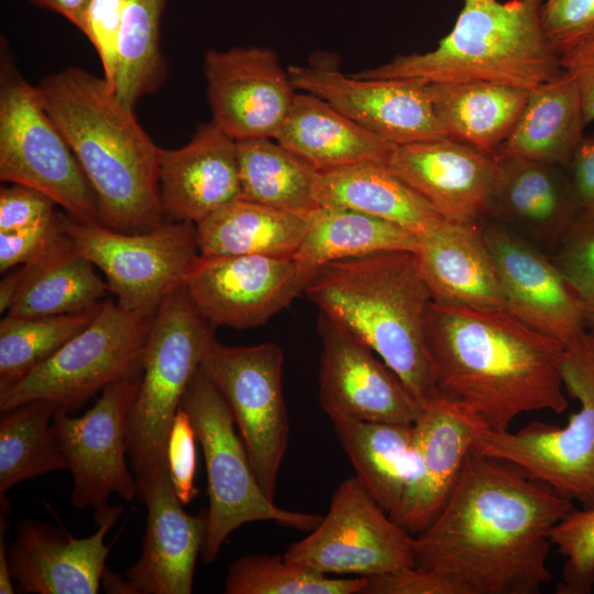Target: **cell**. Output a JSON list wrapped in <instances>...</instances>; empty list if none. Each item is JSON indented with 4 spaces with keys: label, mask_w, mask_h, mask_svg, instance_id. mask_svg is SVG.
<instances>
[{
    "label": "cell",
    "mask_w": 594,
    "mask_h": 594,
    "mask_svg": "<svg viewBox=\"0 0 594 594\" xmlns=\"http://www.w3.org/2000/svg\"><path fill=\"white\" fill-rule=\"evenodd\" d=\"M573 508L517 465L471 449L443 507L414 536L415 566L455 594H538L552 579L549 532Z\"/></svg>",
    "instance_id": "1"
},
{
    "label": "cell",
    "mask_w": 594,
    "mask_h": 594,
    "mask_svg": "<svg viewBox=\"0 0 594 594\" xmlns=\"http://www.w3.org/2000/svg\"><path fill=\"white\" fill-rule=\"evenodd\" d=\"M426 346L438 391L507 431L529 411L561 414L564 346L507 310L431 301Z\"/></svg>",
    "instance_id": "2"
},
{
    "label": "cell",
    "mask_w": 594,
    "mask_h": 594,
    "mask_svg": "<svg viewBox=\"0 0 594 594\" xmlns=\"http://www.w3.org/2000/svg\"><path fill=\"white\" fill-rule=\"evenodd\" d=\"M36 87L96 195L99 222L138 233L165 221L161 147L140 124L134 108L121 101L103 77L78 67L48 75Z\"/></svg>",
    "instance_id": "3"
},
{
    "label": "cell",
    "mask_w": 594,
    "mask_h": 594,
    "mask_svg": "<svg viewBox=\"0 0 594 594\" xmlns=\"http://www.w3.org/2000/svg\"><path fill=\"white\" fill-rule=\"evenodd\" d=\"M304 294L363 340L422 407L440 392L426 346L432 301L409 251H386L319 267Z\"/></svg>",
    "instance_id": "4"
},
{
    "label": "cell",
    "mask_w": 594,
    "mask_h": 594,
    "mask_svg": "<svg viewBox=\"0 0 594 594\" xmlns=\"http://www.w3.org/2000/svg\"><path fill=\"white\" fill-rule=\"evenodd\" d=\"M542 1L463 0L454 25L433 50L398 55L356 76L482 80L531 90L563 73L542 25Z\"/></svg>",
    "instance_id": "5"
},
{
    "label": "cell",
    "mask_w": 594,
    "mask_h": 594,
    "mask_svg": "<svg viewBox=\"0 0 594 594\" xmlns=\"http://www.w3.org/2000/svg\"><path fill=\"white\" fill-rule=\"evenodd\" d=\"M564 389L580 408L562 426L534 421L517 431L480 426L474 451L510 462L582 508H594V334L583 332L564 346Z\"/></svg>",
    "instance_id": "6"
},
{
    "label": "cell",
    "mask_w": 594,
    "mask_h": 594,
    "mask_svg": "<svg viewBox=\"0 0 594 594\" xmlns=\"http://www.w3.org/2000/svg\"><path fill=\"white\" fill-rule=\"evenodd\" d=\"M216 339L185 286L155 311L128 432V455L138 490L167 465V441L186 388Z\"/></svg>",
    "instance_id": "7"
},
{
    "label": "cell",
    "mask_w": 594,
    "mask_h": 594,
    "mask_svg": "<svg viewBox=\"0 0 594 594\" xmlns=\"http://www.w3.org/2000/svg\"><path fill=\"white\" fill-rule=\"evenodd\" d=\"M180 407L194 426L206 463L209 507L201 550L206 564L217 559L229 535L248 522L274 521L301 531H311L320 524L322 516L280 508L263 492L235 431L232 410L200 366Z\"/></svg>",
    "instance_id": "8"
},
{
    "label": "cell",
    "mask_w": 594,
    "mask_h": 594,
    "mask_svg": "<svg viewBox=\"0 0 594 594\" xmlns=\"http://www.w3.org/2000/svg\"><path fill=\"white\" fill-rule=\"evenodd\" d=\"M154 314L132 311L105 299L91 322L57 352L0 389V411L47 399L68 414L108 385L143 372Z\"/></svg>",
    "instance_id": "9"
},
{
    "label": "cell",
    "mask_w": 594,
    "mask_h": 594,
    "mask_svg": "<svg viewBox=\"0 0 594 594\" xmlns=\"http://www.w3.org/2000/svg\"><path fill=\"white\" fill-rule=\"evenodd\" d=\"M0 179L36 189L75 220L99 222L96 195L36 86L2 67ZM100 223V222H99Z\"/></svg>",
    "instance_id": "10"
},
{
    "label": "cell",
    "mask_w": 594,
    "mask_h": 594,
    "mask_svg": "<svg viewBox=\"0 0 594 594\" xmlns=\"http://www.w3.org/2000/svg\"><path fill=\"white\" fill-rule=\"evenodd\" d=\"M63 227L78 252L105 274L118 304L132 311L154 314L185 285L199 255L196 224L188 221L165 220L152 230L125 233L64 215Z\"/></svg>",
    "instance_id": "11"
},
{
    "label": "cell",
    "mask_w": 594,
    "mask_h": 594,
    "mask_svg": "<svg viewBox=\"0 0 594 594\" xmlns=\"http://www.w3.org/2000/svg\"><path fill=\"white\" fill-rule=\"evenodd\" d=\"M283 363L276 343L227 346L215 339L200 364L228 402L255 476L272 499L289 441Z\"/></svg>",
    "instance_id": "12"
},
{
    "label": "cell",
    "mask_w": 594,
    "mask_h": 594,
    "mask_svg": "<svg viewBox=\"0 0 594 594\" xmlns=\"http://www.w3.org/2000/svg\"><path fill=\"white\" fill-rule=\"evenodd\" d=\"M283 557L324 574L375 575L415 565L414 536L354 475L334 490L320 524L290 543Z\"/></svg>",
    "instance_id": "13"
},
{
    "label": "cell",
    "mask_w": 594,
    "mask_h": 594,
    "mask_svg": "<svg viewBox=\"0 0 594 594\" xmlns=\"http://www.w3.org/2000/svg\"><path fill=\"white\" fill-rule=\"evenodd\" d=\"M142 373L108 385L81 416L56 409L52 431L73 476L70 499L75 507L96 510L113 493L128 502L138 496V484L125 458Z\"/></svg>",
    "instance_id": "14"
},
{
    "label": "cell",
    "mask_w": 594,
    "mask_h": 594,
    "mask_svg": "<svg viewBox=\"0 0 594 594\" xmlns=\"http://www.w3.org/2000/svg\"><path fill=\"white\" fill-rule=\"evenodd\" d=\"M287 73L296 90L323 99L396 146L449 138L424 80L348 76L322 62L293 65Z\"/></svg>",
    "instance_id": "15"
},
{
    "label": "cell",
    "mask_w": 594,
    "mask_h": 594,
    "mask_svg": "<svg viewBox=\"0 0 594 594\" xmlns=\"http://www.w3.org/2000/svg\"><path fill=\"white\" fill-rule=\"evenodd\" d=\"M319 403L331 421L413 424L421 406L399 376L353 331L319 312Z\"/></svg>",
    "instance_id": "16"
},
{
    "label": "cell",
    "mask_w": 594,
    "mask_h": 594,
    "mask_svg": "<svg viewBox=\"0 0 594 594\" xmlns=\"http://www.w3.org/2000/svg\"><path fill=\"white\" fill-rule=\"evenodd\" d=\"M184 286L215 329L263 326L302 293L294 257L266 255L199 254Z\"/></svg>",
    "instance_id": "17"
},
{
    "label": "cell",
    "mask_w": 594,
    "mask_h": 594,
    "mask_svg": "<svg viewBox=\"0 0 594 594\" xmlns=\"http://www.w3.org/2000/svg\"><path fill=\"white\" fill-rule=\"evenodd\" d=\"M204 72L215 124L234 141L274 139L297 94L274 51L209 50Z\"/></svg>",
    "instance_id": "18"
},
{
    "label": "cell",
    "mask_w": 594,
    "mask_h": 594,
    "mask_svg": "<svg viewBox=\"0 0 594 594\" xmlns=\"http://www.w3.org/2000/svg\"><path fill=\"white\" fill-rule=\"evenodd\" d=\"M481 228L509 314L563 346L587 331L581 302L552 257L502 223Z\"/></svg>",
    "instance_id": "19"
},
{
    "label": "cell",
    "mask_w": 594,
    "mask_h": 594,
    "mask_svg": "<svg viewBox=\"0 0 594 594\" xmlns=\"http://www.w3.org/2000/svg\"><path fill=\"white\" fill-rule=\"evenodd\" d=\"M123 507L106 504L96 509V531L75 538L67 530L21 519L8 557L13 581L23 593L96 594L100 587L111 546L107 532Z\"/></svg>",
    "instance_id": "20"
},
{
    "label": "cell",
    "mask_w": 594,
    "mask_h": 594,
    "mask_svg": "<svg viewBox=\"0 0 594 594\" xmlns=\"http://www.w3.org/2000/svg\"><path fill=\"white\" fill-rule=\"evenodd\" d=\"M138 496L146 506L142 551L125 573L128 594H190L196 561L206 536L207 510L185 512L168 465L142 484Z\"/></svg>",
    "instance_id": "21"
},
{
    "label": "cell",
    "mask_w": 594,
    "mask_h": 594,
    "mask_svg": "<svg viewBox=\"0 0 594 594\" xmlns=\"http://www.w3.org/2000/svg\"><path fill=\"white\" fill-rule=\"evenodd\" d=\"M444 220L486 218L497 157L451 138L396 146L388 164Z\"/></svg>",
    "instance_id": "22"
},
{
    "label": "cell",
    "mask_w": 594,
    "mask_h": 594,
    "mask_svg": "<svg viewBox=\"0 0 594 594\" xmlns=\"http://www.w3.org/2000/svg\"><path fill=\"white\" fill-rule=\"evenodd\" d=\"M485 426L470 409L439 393L414 422L419 472L391 518L413 536L437 517L452 492L475 428Z\"/></svg>",
    "instance_id": "23"
},
{
    "label": "cell",
    "mask_w": 594,
    "mask_h": 594,
    "mask_svg": "<svg viewBox=\"0 0 594 594\" xmlns=\"http://www.w3.org/2000/svg\"><path fill=\"white\" fill-rule=\"evenodd\" d=\"M486 218L553 252L583 211L568 168L496 153Z\"/></svg>",
    "instance_id": "24"
},
{
    "label": "cell",
    "mask_w": 594,
    "mask_h": 594,
    "mask_svg": "<svg viewBox=\"0 0 594 594\" xmlns=\"http://www.w3.org/2000/svg\"><path fill=\"white\" fill-rule=\"evenodd\" d=\"M158 183L165 220L197 224L242 197L237 142L212 121L178 148H160Z\"/></svg>",
    "instance_id": "25"
},
{
    "label": "cell",
    "mask_w": 594,
    "mask_h": 594,
    "mask_svg": "<svg viewBox=\"0 0 594 594\" xmlns=\"http://www.w3.org/2000/svg\"><path fill=\"white\" fill-rule=\"evenodd\" d=\"M432 301L482 309L506 304L480 223L444 221L415 252Z\"/></svg>",
    "instance_id": "26"
},
{
    "label": "cell",
    "mask_w": 594,
    "mask_h": 594,
    "mask_svg": "<svg viewBox=\"0 0 594 594\" xmlns=\"http://www.w3.org/2000/svg\"><path fill=\"white\" fill-rule=\"evenodd\" d=\"M318 172L389 164L396 145L363 128L323 99L297 92L274 136Z\"/></svg>",
    "instance_id": "27"
},
{
    "label": "cell",
    "mask_w": 594,
    "mask_h": 594,
    "mask_svg": "<svg viewBox=\"0 0 594 594\" xmlns=\"http://www.w3.org/2000/svg\"><path fill=\"white\" fill-rule=\"evenodd\" d=\"M320 207L360 211L396 224L419 239L446 220L388 164H362L320 172Z\"/></svg>",
    "instance_id": "28"
},
{
    "label": "cell",
    "mask_w": 594,
    "mask_h": 594,
    "mask_svg": "<svg viewBox=\"0 0 594 594\" xmlns=\"http://www.w3.org/2000/svg\"><path fill=\"white\" fill-rule=\"evenodd\" d=\"M355 476L388 515L419 472L414 422L332 421Z\"/></svg>",
    "instance_id": "29"
},
{
    "label": "cell",
    "mask_w": 594,
    "mask_h": 594,
    "mask_svg": "<svg viewBox=\"0 0 594 594\" xmlns=\"http://www.w3.org/2000/svg\"><path fill=\"white\" fill-rule=\"evenodd\" d=\"M95 267L65 232L48 250L15 270L19 289L6 315L56 316L99 305L109 289Z\"/></svg>",
    "instance_id": "30"
},
{
    "label": "cell",
    "mask_w": 594,
    "mask_h": 594,
    "mask_svg": "<svg viewBox=\"0 0 594 594\" xmlns=\"http://www.w3.org/2000/svg\"><path fill=\"white\" fill-rule=\"evenodd\" d=\"M586 124L578 86L563 72L529 91L518 121L496 153L568 168Z\"/></svg>",
    "instance_id": "31"
},
{
    "label": "cell",
    "mask_w": 594,
    "mask_h": 594,
    "mask_svg": "<svg viewBox=\"0 0 594 594\" xmlns=\"http://www.w3.org/2000/svg\"><path fill=\"white\" fill-rule=\"evenodd\" d=\"M427 90L448 136L488 153L508 138L530 91L482 80L428 82Z\"/></svg>",
    "instance_id": "32"
},
{
    "label": "cell",
    "mask_w": 594,
    "mask_h": 594,
    "mask_svg": "<svg viewBox=\"0 0 594 594\" xmlns=\"http://www.w3.org/2000/svg\"><path fill=\"white\" fill-rule=\"evenodd\" d=\"M420 239L407 230L345 209L319 207L308 216V228L294 255L304 289L314 273L330 262L386 251L416 252Z\"/></svg>",
    "instance_id": "33"
},
{
    "label": "cell",
    "mask_w": 594,
    "mask_h": 594,
    "mask_svg": "<svg viewBox=\"0 0 594 594\" xmlns=\"http://www.w3.org/2000/svg\"><path fill=\"white\" fill-rule=\"evenodd\" d=\"M308 217L239 198L196 224L199 254L294 257Z\"/></svg>",
    "instance_id": "34"
},
{
    "label": "cell",
    "mask_w": 594,
    "mask_h": 594,
    "mask_svg": "<svg viewBox=\"0 0 594 594\" xmlns=\"http://www.w3.org/2000/svg\"><path fill=\"white\" fill-rule=\"evenodd\" d=\"M235 142L242 198L304 217L320 207V172L274 139Z\"/></svg>",
    "instance_id": "35"
},
{
    "label": "cell",
    "mask_w": 594,
    "mask_h": 594,
    "mask_svg": "<svg viewBox=\"0 0 594 594\" xmlns=\"http://www.w3.org/2000/svg\"><path fill=\"white\" fill-rule=\"evenodd\" d=\"M55 403L31 400L1 411L0 419V501L9 513L6 494L18 483L66 469L52 431Z\"/></svg>",
    "instance_id": "36"
},
{
    "label": "cell",
    "mask_w": 594,
    "mask_h": 594,
    "mask_svg": "<svg viewBox=\"0 0 594 594\" xmlns=\"http://www.w3.org/2000/svg\"><path fill=\"white\" fill-rule=\"evenodd\" d=\"M122 29L114 91L134 108L154 92L166 76L160 24L166 0H122Z\"/></svg>",
    "instance_id": "37"
},
{
    "label": "cell",
    "mask_w": 594,
    "mask_h": 594,
    "mask_svg": "<svg viewBox=\"0 0 594 594\" xmlns=\"http://www.w3.org/2000/svg\"><path fill=\"white\" fill-rule=\"evenodd\" d=\"M101 304L85 311L56 316L6 315L0 321V389L46 361L84 330Z\"/></svg>",
    "instance_id": "38"
},
{
    "label": "cell",
    "mask_w": 594,
    "mask_h": 594,
    "mask_svg": "<svg viewBox=\"0 0 594 594\" xmlns=\"http://www.w3.org/2000/svg\"><path fill=\"white\" fill-rule=\"evenodd\" d=\"M364 576L332 579L283 556L255 553L233 561L224 579L226 594H361Z\"/></svg>",
    "instance_id": "39"
},
{
    "label": "cell",
    "mask_w": 594,
    "mask_h": 594,
    "mask_svg": "<svg viewBox=\"0 0 594 594\" xmlns=\"http://www.w3.org/2000/svg\"><path fill=\"white\" fill-rule=\"evenodd\" d=\"M564 558L557 594H591L594 590V508L571 509L549 532Z\"/></svg>",
    "instance_id": "40"
},
{
    "label": "cell",
    "mask_w": 594,
    "mask_h": 594,
    "mask_svg": "<svg viewBox=\"0 0 594 594\" xmlns=\"http://www.w3.org/2000/svg\"><path fill=\"white\" fill-rule=\"evenodd\" d=\"M552 258L581 302L586 330L594 334V209L581 212Z\"/></svg>",
    "instance_id": "41"
},
{
    "label": "cell",
    "mask_w": 594,
    "mask_h": 594,
    "mask_svg": "<svg viewBox=\"0 0 594 594\" xmlns=\"http://www.w3.org/2000/svg\"><path fill=\"white\" fill-rule=\"evenodd\" d=\"M122 8V0H91L79 28L97 51L103 78L112 89L120 56Z\"/></svg>",
    "instance_id": "42"
},
{
    "label": "cell",
    "mask_w": 594,
    "mask_h": 594,
    "mask_svg": "<svg viewBox=\"0 0 594 594\" xmlns=\"http://www.w3.org/2000/svg\"><path fill=\"white\" fill-rule=\"evenodd\" d=\"M541 20L560 54L575 42L594 37V0H543Z\"/></svg>",
    "instance_id": "43"
},
{
    "label": "cell",
    "mask_w": 594,
    "mask_h": 594,
    "mask_svg": "<svg viewBox=\"0 0 594 594\" xmlns=\"http://www.w3.org/2000/svg\"><path fill=\"white\" fill-rule=\"evenodd\" d=\"M196 433L187 413L179 406L167 441V465L175 492L185 506L198 491L194 484L196 470Z\"/></svg>",
    "instance_id": "44"
},
{
    "label": "cell",
    "mask_w": 594,
    "mask_h": 594,
    "mask_svg": "<svg viewBox=\"0 0 594 594\" xmlns=\"http://www.w3.org/2000/svg\"><path fill=\"white\" fill-rule=\"evenodd\" d=\"M63 216L57 212L52 219L38 224L0 232V272L7 273L35 260L62 239L65 235Z\"/></svg>",
    "instance_id": "45"
},
{
    "label": "cell",
    "mask_w": 594,
    "mask_h": 594,
    "mask_svg": "<svg viewBox=\"0 0 594 594\" xmlns=\"http://www.w3.org/2000/svg\"><path fill=\"white\" fill-rule=\"evenodd\" d=\"M48 196L28 186L11 184L0 189V232L25 229L57 215Z\"/></svg>",
    "instance_id": "46"
},
{
    "label": "cell",
    "mask_w": 594,
    "mask_h": 594,
    "mask_svg": "<svg viewBox=\"0 0 594 594\" xmlns=\"http://www.w3.org/2000/svg\"><path fill=\"white\" fill-rule=\"evenodd\" d=\"M364 579L361 594H455L440 576L415 565Z\"/></svg>",
    "instance_id": "47"
},
{
    "label": "cell",
    "mask_w": 594,
    "mask_h": 594,
    "mask_svg": "<svg viewBox=\"0 0 594 594\" xmlns=\"http://www.w3.org/2000/svg\"><path fill=\"white\" fill-rule=\"evenodd\" d=\"M562 70L579 89L586 123L594 120V37L575 42L560 52Z\"/></svg>",
    "instance_id": "48"
},
{
    "label": "cell",
    "mask_w": 594,
    "mask_h": 594,
    "mask_svg": "<svg viewBox=\"0 0 594 594\" xmlns=\"http://www.w3.org/2000/svg\"><path fill=\"white\" fill-rule=\"evenodd\" d=\"M568 172L582 209H594V135L583 136Z\"/></svg>",
    "instance_id": "49"
},
{
    "label": "cell",
    "mask_w": 594,
    "mask_h": 594,
    "mask_svg": "<svg viewBox=\"0 0 594 594\" xmlns=\"http://www.w3.org/2000/svg\"><path fill=\"white\" fill-rule=\"evenodd\" d=\"M33 6L54 11L80 28L84 14L91 0H25Z\"/></svg>",
    "instance_id": "50"
},
{
    "label": "cell",
    "mask_w": 594,
    "mask_h": 594,
    "mask_svg": "<svg viewBox=\"0 0 594 594\" xmlns=\"http://www.w3.org/2000/svg\"><path fill=\"white\" fill-rule=\"evenodd\" d=\"M8 528L7 522V513L1 512L0 517V593L1 594H13V579L11 575L9 557H8V546L6 544V531Z\"/></svg>",
    "instance_id": "51"
}]
</instances>
